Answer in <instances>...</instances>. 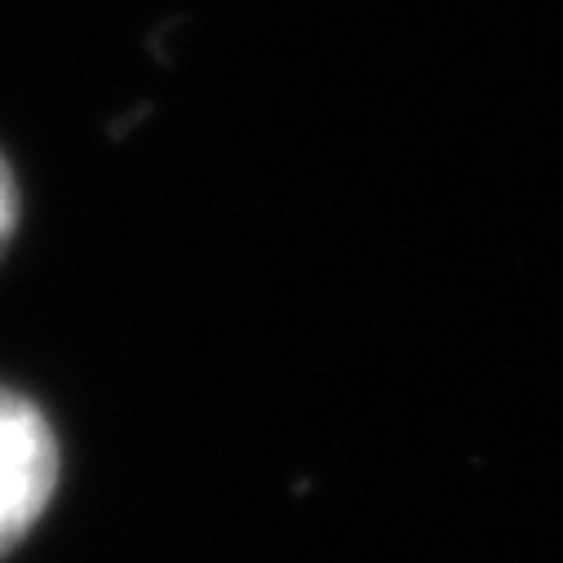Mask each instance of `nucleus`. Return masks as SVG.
Returning a JSON list of instances; mask_svg holds the SVG:
<instances>
[{
	"label": "nucleus",
	"mask_w": 563,
	"mask_h": 563,
	"mask_svg": "<svg viewBox=\"0 0 563 563\" xmlns=\"http://www.w3.org/2000/svg\"><path fill=\"white\" fill-rule=\"evenodd\" d=\"M58 484V444L45 412L0 386V554L45 515Z\"/></svg>",
	"instance_id": "nucleus-1"
},
{
	"label": "nucleus",
	"mask_w": 563,
	"mask_h": 563,
	"mask_svg": "<svg viewBox=\"0 0 563 563\" xmlns=\"http://www.w3.org/2000/svg\"><path fill=\"white\" fill-rule=\"evenodd\" d=\"M14 227H19V187H14V174H10V165L0 161V253L10 249V240H14Z\"/></svg>",
	"instance_id": "nucleus-2"
}]
</instances>
